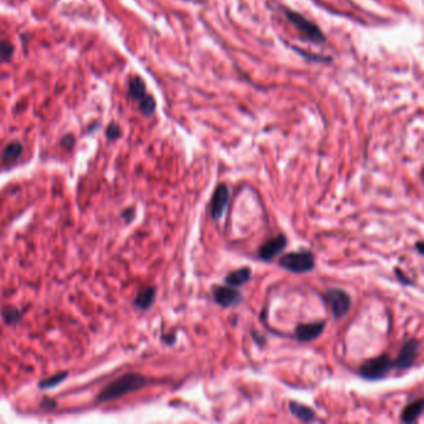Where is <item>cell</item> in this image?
Listing matches in <instances>:
<instances>
[{"instance_id": "2", "label": "cell", "mask_w": 424, "mask_h": 424, "mask_svg": "<svg viewBox=\"0 0 424 424\" xmlns=\"http://www.w3.org/2000/svg\"><path fill=\"white\" fill-rule=\"evenodd\" d=\"M392 370H395V359L383 353L363 361L359 366L358 373L367 381H379L386 378Z\"/></svg>"}, {"instance_id": "8", "label": "cell", "mask_w": 424, "mask_h": 424, "mask_svg": "<svg viewBox=\"0 0 424 424\" xmlns=\"http://www.w3.org/2000/svg\"><path fill=\"white\" fill-rule=\"evenodd\" d=\"M230 199L229 187L224 183H220L215 188L212 197L211 203V214L214 220H220L224 216L225 211L228 208Z\"/></svg>"}, {"instance_id": "4", "label": "cell", "mask_w": 424, "mask_h": 424, "mask_svg": "<svg viewBox=\"0 0 424 424\" xmlns=\"http://www.w3.org/2000/svg\"><path fill=\"white\" fill-rule=\"evenodd\" d=\"M284 14L285 17L287 18V20L294 25L295 29L299 30V33H300L306 40L316 44L324 43L325 35L322 34L321 29H320L315 23L306 19V18L304 17V15H301L300 13L290 10V9L287 8H284Z\"/></svg>"}, {"instance_id": "13", "label": "cell", "mask_w": 424, "mask_h": 424, "mask_svg": "<svg viewBox=\"0 0 424 424\" xmlns=\"http://www.w3.org/2000/svg\"><path fill=\"white\" fill-rule=\"evenodd\" d=\"M251 275H253L251 269L248 268V266H244V268H240L238 269V270H234L232 271V273L228 274V275L225 276L224 281L227 285H230V286H234V287H239L245 285L246 283H249L251 279Z\"/></svg>"}, {"instance_id": "17", "label": "cell", "mask_w": 424, "mask_h": 424, "mask_svg": "<svg viewBox=\"0 0 424 424\" xmlns=\"http://www.w3.org/2000/svg\"><path fill=\"white\" fill-rule=\"evenodd\" d=\"M140 110L144 116H152L156 110V101L151 95L147 94L146 97L142 101H140Z\"/></svg>"}, {"instance_id": "18", "label": "cell", "mask_w": 424, "mask_h": 424, "mask_svg": "<svg viewBox=\"0 0 424 424\" xmlns=\"http://www.w3.org/2000/svg\"><path fill=\"white\" fill-rule=\"evenodd\" d=\"M14 46L11 45L9 41H0V60L1 61H6L13 56Z\"/></svg>"}, {"instance_id": "11", "label": "cell", "mask_w": 424, "mask_h": 424, "mask_svg": "<svg viewBox=\"0 0 424 424\" xmlns=\"http://www.w3.org/2000/svg\"><path fill=\"white\" fill-rule=\"evenodd\" d=\"M289 411L292 416L296 417V418L300 419V421L306 422V423L313 422L315 418H316V413H315L312 408L303 404V403L300 402H296V400H290Z\"/></svg>"}, {"instance_id": "1", "label": "cell", "mask_w": 424, "mask_h": 424, "mask_svg": "<svg viewBox=\"0 0 424 424\" xmlns=\"http://www.w3.org/2000/svg\"><path fill=\"white\" fill-rule=\"evenodd\" d=\"M146 384L147 379L142 375L127 373V375L122 376V377L117 378L116 381L108 384L98 395V400L100 402H107V400H116V398L122 397V396L127 395V393H132V392L143 388Z\"/></svg>"}, {"instance_id": "15", "label": "cell", "mask_w": 424, "mask_h": 424, "mask_svg": "<svg viewBox=\"0 0 424 424\" xmlns=\"http://www.w3.org/2000/svg\"><path fill=\"white\" fill-rule=\"evenodd\" d=\"M128 90H130L131 97L135 101H137V102L143 100L147 95L146 84H144V81L140 76H133V77L131 78Z\"/></svg>"}, {"instance_id": "24", "label": "cell", "mask_w": 424, "mask_h": 424, "mask_svg": "<svg viewBox=\"0 0 424 424\" xmlns=\"http://www.w3.org/2000/svg\"><path fill=\"white\" fill-rule=\"evenodd\" d=\"M416 248L417 250H418V253L421 255H424V250H423V241H418V243L416 244Z\"/></svg>"}, {"instance_id": "5", "label": "cell", "mask_w": 424, "mask_h": 424, "mask_svg": "<svg viewBox=\"0 0 424 424\" xmlns=\"http://www.w3.org/2000/svg\"><path fill=\"white\" fill-rule=\"evenodd\" d=\"M325 300L329 304L330 310L335 319H342L352 307V297L347 291L338 287L329 289L325 294Z\"/></svg>"}, {"instance_id": "7", "label": "cell", "mask_w": 424, "mask_h": 424, "mask_svg": "<svg viewBox=\"0 0 424 424\" xmlns=\"http://www.w3.org/2000/svg\"><path fill=\"white\" fill-rule=\"evenodd\" d=\"M213 299L222 307H235L243 303L244 297L236 287L230 285H214L212 287Z\"/></svg>"}, {"instance_id": "6", "label": "cell", "mask_w": 424, "mask_h": 424, "mask_svg": "<svg viewBox=\"0 0 424 424\" xmlns=\"http://www.w3.org/2000/svg\"><path fill=\"white\" fill-rule=\"evenodd\" d=\"M421 354V342L416 337L409 338L402 345L397 358L395 359V368L398 371L409 370L414 366Z\"/></svg>"}, {"instance_id": "16", "label": "cell", "mask_w": 424, "mask_h": 424, "mask_svg": "<svg viewBox=\"0 0 424 424\" xmlns=\"http://www.w3.org/2000/svg\"><path fill=\"white\" fill-rule=\"evenodd\" d=\"M22 152H23L22 144H20L19 142H13V143L8 144V146L5 147L3 154H1V158H3L4 162L6 163L15 162V161L20 157Z\"/></svg>"}, {"instance_id": "12", "label": "cell", "mask_w": 424, "mask_h": 424, "mask_svg": "<svg viewBox=\"0 0 424 424\" xmlns=\"http://www.w3.org/2000/svg\"><path fill=\"white\" fill-rule=\"evenodd\" d=\"M423 407L424 400H422V398L405 405V407L403 408L402 413H400V422L405 424L413 423L414 421H417V419L421 417L422 412H423Z\"/></svg>"}, {"instance_id": "14", "label": "cell", "mask_w": 424, "mask_h": 424, "mask_svg": "<svg viewBox=\"0 0 424 424\" xmlns=\"http://www.w3.org/2000/svg\"><path fill=\"white\" fill-rule=\"evenodd\" d=\"M156 299V289L152 286H146L138 292L135 300V305L142 310H147L152 306Z\"/></svg>"}, {"instance_id": "22", "label": "cell", "mask_w": 424, "mask_h": 424, "mask_svg": "<svg viewBox=\"0 0 424 424\" xmlns=\"http://www.w3.org/2000/svg\"><path fill=\"white\" fill-rule=\"evenodd\" d=\"M395 273L397 274V279H398V281H400V284H403V285H407V286H411L412 284H413V281L412 280H409V279L407 278V276H405V274H403L402 271L400 270V269L398 268H396L395 269Z\"/></svg>"}, {"instance_id": "10", "label": "cell", "mask_w": 424, "mask_h": 424, "mask_svg": "<svg viewBox=\"0 0 424 424\" xmlns=\"http://www.w3.org/2000/svg\"><path fill=\"white\" fill-rule=\"evenodd\" d=\"M325 327H326L325 321L306 322V324L297 325L296 329H295V337L300 342H311L322 335Z\"/></svg>"}, {"instance_id": "20", "label": "cell", "mask_w": 424, "mask_h": 424, "mask_svg": "<svg viewBox=\"0 0 424 424\" xmlns=\"http://www.w3.org/2000/svg\"><path fill=\"white\" fill-rule=\"evenodd\" d=\"M66 377V373H61L59 376H55L52 378L46 379V381L40 382V388H49V387H54L56 384H59V382H61L62 379Z\"/></svg>"}, {"instance_id": "3", "label": "cell", "mask_w": 424, "mask_h": 424, "mask_svg": "<svg viewBox=\"0 0 424 424\" xmlns=\"http://www.w3.org/2000/svg\"><path fill=\"white\" fill-rule=\"evenodd\" d=\"M280 268L294 274H306L315 269L316 260L312 251L299 250L290 251L280 258L279 260Z\"/></svg>"}, {"instance_id": "19", "label": "cell", "mask_w": 424, "mask_h": 424, "mask_svg": "<svg viewBox=\"0 0 424 424\" xmlns=\"http://www.w3.org/2000/svg\"><path fill=\"white\" fill-rule=\"evenodd\" d=\"M1 315L4 316L5 321L10 322V324L18 322L20 320V312L17 310V308L5 307L3 311H1Z\"/></svg>"}, {"instance_id": "23", "label": "cell", "mask_w": 424, "mask_h": 424, "mask_svg": "<svg viewBox=\"0 0 424 424\" xmlns=\"http://www.w3.org/2000/svg\"><path fill=\"white\" fill-rule=\"evenodd\" d=\"M61 143H62V146L65 147V148L70 149L71 147L73 146V143H75V138H73V136L68 135L66 137H64V140L61 141Z\"/></svg>"}, {"instance_id": "21", "label": "cell", "mask_w": 424, "mask_h": 424, "mask_svg": "<svg viewBox=\"0 0 424 424\" xmlns=\"http://www.w3.org/2000/svg\"><path fill=\"white\" fill-rule=\"evenodd\" d=\"M106 135H107L108 138H111V140H115V138H117L119 136V127H118V126H117L116 123H111L107 127V131H106Z\"/></svg>"}, {"instance_id": "9", "label": "cell", "mask_w": 424, "mask_h": 424, "mask_svg": "<svg viewBox=\"0 0 424 424\" xmlns=\"http://www.w3.org/2000/svg\"><path fill=\"white\" fill-rule=\"evenodd\" d=\"M287 245V239L284 234H279L265 241L258 250V258L262 261H271L276 255L281 254Z\"/></svg>"}]
</instances>
